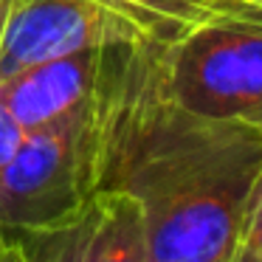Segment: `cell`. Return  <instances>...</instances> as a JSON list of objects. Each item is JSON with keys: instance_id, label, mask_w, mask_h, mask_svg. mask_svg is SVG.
I'll list each match as a JSON object with an SVG mask.
<instances>
[{"instance_id": "cell-1", "label": "cell", "mask_w": 262, "mask_h": 262, "mask_svg": "<svg viewBox=\"0 0 262 262\" xmlns=\"http://www.w3.org/2000/svg\"><path fill=\"white\" fill-rule=\"evenodd\" d=\"M96 110V194L136 200L149 262H231L262 172L259 127L186 110L155 40L104 51Z\"/></svg>"}, {"instance_id": "cell-2", "label": "cell", "mask_w": 262, "mask_h": 262, "mask_svg": "<svg viewBox=\"0 0 262 262\" xmlns=\"http://www.w3.org/2000/svg\"><path fill=\"white\" fill-rule=\"evenodd\" d=\"M96 181L99 110L93 93L74 113L23 136L0 178V231H40L74 220L96 200Z\"/></svg>"}, {"instance_id": "cell-3", "label": "cell", "mask_w": 262, "mask_h": 262, "mask_svg": "<svg viewBox=\"0 0 262 262\" xmlns=\"http://www.w3.org/2000/svg\"><path fill=\"white\" fill-rule=\"evenodd\" d=\"M169 93L209 119L243 121L262 130V29L211 14L169 42H158Z\"/></svg>"}, {"instance_id": "cell-4", "label": "cell", "mask_w": 262, "mask_h": 262, "mask_svg": "<svg viewBox=\"0 0 262 262\" xmlns=\"http://www.w3.org/2000/svg\"><path fill=\"white\" fill-rule=\"evenodd\" d=\"M107 48H82L29 65L0 82V102L26 133L51 124L96 93Z\"/></svg>"}, {"instance_id": "cell-5", "label": "cell", "mask_w": 262, "mask_h": 262, "mask_svg": "<svg viewBox=\"0 0 262 262\" xmlns=\"http://www.w3.org/2000/svg\"><path fill=\"white\" fill-rule=\"evenodd\" d=\"M85 262H149L144 220L130 194H96V226L88 243Z\"/></svg>"}, {"instance_id": "cell-6", "label": "cell", "mask_w": 262, "mask_h": 262, "mask_svg": "<svg viewBox=\"0 0 262 262\" xmlns=\"http://www.w3.org/2000/svg\"><path fill=\"white\" fill-rule=\"evenodd\" d=\"M93 226H96V200L68 223L40 231H17L9 237L17 239L26 262H85Z\"/></svg>"}, {"instance_id": "cell-7", "label": "cell", "mask_w": 262, "mask_h": 262, "mask_svg": "<svg viewBox=\"0 0 262 262\" xmlns=\"http://www.w3.org/2000/svg\"><path fill=\"white\" fill-rule=\"evenodd\" d=\"M149 40L169 42L211 17L209 0H121Z\"/></svg>"}, {"instance_id": "cell-8", "label": "cell", "mask_w": 262, "mask_h": 262, "mask_svg": "<svg viewBox=\"0 0 262 262\" xmlns=\"http://www.w3.org/2000/svg\"><path fill=\"white\" fill-rule=\"evenodd\" d=\"M23 136H26V130L20 127V121L9 113L6 104L0 102V178H3L6 166L12 164V158L17 155Z\"/></svg>"}, {"instance_id": "cell-9", "label": "cell", "mask_w": 262, "mask_h": 262, "mask_svg": "<svg viewBox=\"0 0 262 262\" xmlns=\"http://www.w3.org/2000/svg\"><path fill=\"white\" fill-rule=\"evenodd\" d=\"M231 262H262V220L243 231L231 254Z\"/></svg>"}, {"instance_id": "cell-10", "label": "cell", "mask_w": 262, "mask_h": 262, "mask_svg": "<svg viewBox=\"0 0 262 262\" xmlns=\"http://www.w3.org/2000/svg\"><path fill=\"white\" fill-rule=\"evenodd\" d=\"M211 14H228V17H239L262 29V9L259 6H234V3H220L211 6Z\"/></svg>"}, {"instance_id": "cell-11", "label": "cell", "mask_w": 262, "mask_h": 262, "mask_svg": "<svg viewBox=\"0 0 262 262\" xmlns=\"http://www.w3.org/2000/svg\"><path fill=\"white\" fill-rule=\"evenodd\" d=\"M262 220V172L256 175V183L251 189V200H248V214H245V228H251L254 223ZM243 228V231H245Z\"/></svg>"}, {"instance_id": "cell-12", "label": "cell", "mask_w": 262, "mask_h": 262, "mask_svg": "<svg viewBox=\"0 0 262 262\" xmlns=\"http://www.w3.org/2000/svg\"><path fill=\"white\" fill-rule=\"evenodd\" d=\"M0 262H26L17 239L9 237V234H3V231H0Z\"/></svg>"}, {"instance_id": "cell-13", "label": "cell", "mask_w": 262, "mask_h": 262, "mask_svg": "<svg viewBox=\"0 0 262 262\" xmlns=\"http://www.w3.org/2000/svg\"><path fill=\"white\" fill-rule=\"evenodd\" d=\"M220 3H234V6H259L262 9V0H209V12H211V6H220Z\"/></svg>"}, {"instance_id": "cell-14", "label": "cell", "mask_w": 262, "mask_h": 262, "mask_svg": "<svg viewBox=\"0 0 262 262\" xmlns=\"http://www.w3.org/2000/svg\"><path fill=\"white\" fill-rule=\"evenodd\" d=\"M6 3L9 0H0V23H3V14H6Z\"/></svg>"}]
</instances>
